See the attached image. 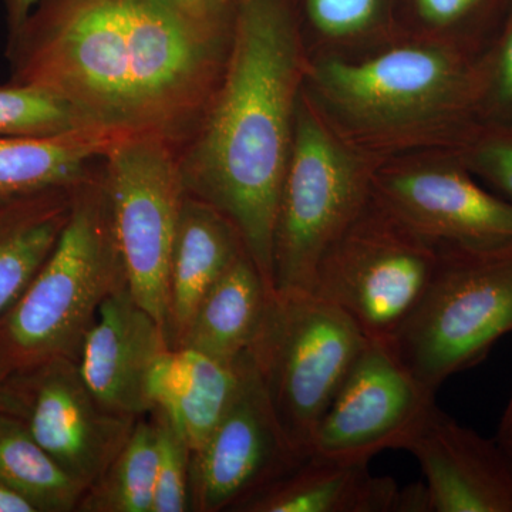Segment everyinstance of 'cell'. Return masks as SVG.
<instances>
[{
	"instance_id": "1",
	"label": "cell",
	"mask_w": 512,
	"mask_h": 512,
	"mask_svg": "<svg viewBox=\"0 0 512 512\" xmlns=\"http://www.w3.org/2000/svg\"><path fill=\"white\" fill-rule=\"evenodd\" d=\"M238 5L39 0L8 35L10 82L49 90L92 126L158 137L178 153L220 86Z\"/></svg>"
},
{
	"instance_id": "2",
	"label": "cell",
	"mask_w": 512,
	"mask_h": 512,
	"mask_svg": "<svg viewBox=\"0 0 512 512\" xmlns=\"http://www.w3.org/2000/svg\"><path fill=\"white\" fill-rule=\"evenodd\" d=\"M309 52L293 0H241L227 67L178 151L185 192L227 215L274 288V237Z\"/></svg>"
},
{
	"instance_id": "3",
	"label": "cell",
	"mask_w": 512,
	"mask_h": 512,
	"mask_svg": "<svg viewBox=\"0 0 512 512\" xmlns=\"http://www.w3.org/2000/svg\"><path fill=\"white\" fill-rule=\"evenodd\" d=\"M303 93L346 143L373 160L453 150L478 119V56L402 35L362 57L309 56Z\"/></svg>"
},
{
	"instance_id": "4",
	"label": "cell",
	"mask_w": 512,
	"mask_h": 512,
	"mask_svg": "<svg viewBox=\"0 0 512 512\" xmlns=\"http://www.w3.org/2000/svg\"><path fill=\"white\" fill-rule=\"evenodd\" d=\"M127 286L103 160L74 185L72 212L55 249L0 319V356L9 373L52 359L77 362L101 305Z\"/></svg>"
},
{
	"instance_id": "5",
	"label": "cell",
	"mask_w": 512,
	"mask_h": 512,
	"mask_svg": "<svg viewBox=\"0 0 512 512\" xmlns=\"http://www.w3.org/2000/svg\"><path fill=\"white\" fill-rule=\"evenodd\" d=\"M512 333V239L439 244L430 284L389 343L424 386L437 392L478 365Z\"/></svg>"
},
{
	"instance_id": "6",
	"label": "cell",
	"mask_w": 512,
	"mask_h": 512,
	"mask_svg": "<svg viewBox=\"0 0 512 512\" xmlns=\"http://www.w3.org/2000/svg\"><path fill=\"white\" fill-rule=\"evenodd\" d=\"M379 161L339 137L299 97L274 237V291H311L320 258L373 192Z\"/></svg>"
},
{
	"instance_id": "7",
	"label": "cell",
	"mask_w": 512,
	"mask_h": 512,
	"mask_svg": "<svg viewBox=\"0 0 512 512\" xmlns=\"http://www.w3.org/2000/svg\"><path fill=\"white\" fill-rule=\"evenodd\" d=\"M367 339L311 291H274L248 350L286 436L303 456Z\"/></svg>"
},
{
	"instance_id": "8",
	"label": "cell",
	"mask_w": 512,
	"mask_h": 512,
	"mask_svg": "<svg viewBox=\"0 0 512 512\" xmlns=\"http://www.w3.org/2000/svg\"><path fill=\"white\" fill-rule=\"evenodd\" d=\"M436 264L437 245L373 191L320 258L311 292L345 312L367 339L390 343L419 305Z\"/></svg>"
},
{
	"instance_id": "9",
	"label": "cell",
	"mask_w": 512,
	"mask_h": 512,
	"mask_svg": "<svg viewBox=\"0 0 512 512\" xmlns=\"http://www.w3.org/2000/svg\"><path fill=\"white\" fill-rule=\"evenodd\" d=\"M104 171L128 288L165 332L171 258L187 195L177 150L158 137L127 138L104 158Z\"/></svg>"
},
{
	"instance_id": "10",
	"label": "cell",
	"mask_w": 512,
	"mask_h": 512,
	"mask_svg": "<svg viewBox=\"0 0 512 512\" xmlns=\"http://www.w3.org/2000/svg\"><path fill=\"white\" fill-rule=\"evenodd\" d=\"M0 412L19 420L84 490L119 454L137 421L104 409L70 359L10 372L0 383Z\"/></svg>"
},
{
	"instance_id": "11",
	"label": "cell",
	"mask_w": 512,
	"mask_h": 512,
	"mask_svg": "<svg viewBox=\"0 0 512 512\" xmlns=\"http://www.w3.org/2000/svg\"><path fill=\"white\" fill-rule=\"evenodd\" d=\"M306 458L282 429L247 352L241 382L227 412L207 443L191 454V510L237 511Z\"/></svg>"
},
{
	"instance_id": "12",
	"label": "cell",
	"mask_w": 512,
	"mask_h": 512,
	"mask_svg": "<svg viewBox=\"0 0 512 512\" xmlns=\"http://www.w3.org/2000/svg\"><path fill=\"white\" fill-rule=\"evenodd\" d=\"M434 406L436 392L389 343L367 340L320 420L311 454L370 463L384 450H406Z\"/></svg>"
},
{
	"instance_id": "13",
	"label": "cell",
	"mask_w": 512,
	"mask_h": 512,
	"mask_svg": "<svg viewBox=\"0 0 512 512\" xmlns=\"http://www.w3.org/2000/svg\"><path fill=\"white\" fill-rule=\"evenodd\" d=\"M373 191L409 227L433 244L512 239V204L478 184L450 150L382 161Z\"/></svg>"
},
{
	"instance_id": "14",
	"label": "cell",
	"mask_w": 512,
	"mask_h": 512,
	"mask_svg": "<svg viewBox=\"0 0 512 512\" xmlns=\"http://www.w3.org/2000/svg\"><path fill=\"white\" fill-rule=\"evenodd\" d=\"M423 471L431 512H512V463L436 406L407 444Z\"/></svg>"
},
{
	"instance_id": "15",
	"label": "cell",
	"mask_w": 512,
	"mask_h": 512,
	"mask_svg": "<svg viewBox=\"0 0 512 512\" xmlns=\"http://www.w3.org/2000/svg\"><path fill=\"white\" fill-rule=\"evenodd\" d=\"M168 348L163 326L137 303L127 286L101 305L77 366L104 409L140 419L153 412L148 380Z\"/></svg>"
},
{
	"instance_id": "16",
	"label": "cell",
	"mask_w": 512,
	"mask_h": 512,
	"mask_svg": "<svg viewBox=\"0 0 512 512\" xmlns=\"http://www.w3.org/2000/svg\"><path fill=\"white\" fill-rule=\"evenodd\" d=\"M245 251L241 232L227 215L185 195L168 279L170 348H180L202 299Z\"/></svg>"
},
{
	"instance_id": "17",
	"label": "cell",
	"mask_w": 512,
	"mask_h": 512,
	"mask_svg": "<svg viewBox=\"0 0 512 512\" xmlns=\"http://www.w3.org/2000/svg\"><path fill=\"white\" fill-rule=\"evenodd\" d=\"M400 487L373 476L367 461L311 454L239 505L241 512H397Z\"/></svg>"
},
{
	"instance_id": "18",
	"label": "cell",
	"mask_w": 512,
	"mask_h": 512,
	"mask_svg": "<svg viewBox=\"0 0 512 512\" xmlns=\"http://www.w3.org/2000/svg\"><path fill=\"white\" fill-rule=\"evenodd\" d=\"M242 355L224 362L194 349L168 348L148 380L153 410L174 421L192 453L210 439L234 399L244 369Z\"/></svg>"
},
{
	"instance_id": "19",
	"label": "cell",
	"mask_w": 512,
	"mask_h": 512,
	"mask_svg": "<svg viewBox=\"0 0 512 512\" xmlns=\"http://www.w3.org/2000/svg\"><path fill=\"white\" fill-rule=\"evenodd\" d=\"M127 138L87 126L42 137L0 136V200L47 188L72 187L93 173Z\"/></svg>"
},
{
	"instance_id": "20",
	"label": "cell",
	"mask_w": 512,
	"mask_h": 512,
	"mask_svg": "<svg viewBox=\"0 0 512 512\" xmlns=\"http://www.w3.org/2000/svg\"><path fill=\"white\" fill-rule=\"evenodd\" d=\"M74 185L0 200V319L55 249L72 212Z\"/></svg>"
},
{
	"instance_id": "21",
	"label": "cell",
	"mask_w": 512,
	"mask_h": 512,
	"mask_svg": "<svg viewBox=\"0 0 512 512\" xmlns=\"http://www.w3.org/2000/svg\"><path fill=\"white\" fill-rule=\"evenodd\" d=\"M272 292L245 251L202 299L180 348L235 362L255 342Z\"/></svg>"
},
{
	"instance_id": "22",
	"label": "cell",
	"mask_w": 512,
	"mask_h": 512,
	"mask_svg": "<svg viewBox=\"0 0 512 512\" xmlns=\"http://www.w3.org/2000/svg\"><path fill=\"white\" fill-rule=\"evenodd\" d=\"M306 49L348 55L360 46H384L403 35L399 0H293ZM312 56V55H311Z\"/></svg>"
},
{
	"instance_id": "23",
	"label": "cell",
	"mask_w": 512,
	"mask_h": 512,
	"mask_svg": "<svg viewBox=\"0 0 512 512\" xmlns=\"http://www.w3.org/2000/svg\"><path fill=\"white\" fill-rule=\"evenodd\" d=\"M0 483L28 498L37 512L77 511L84 494L19 420L0 412Z\"/></svg>"
},
{
	"instance_id": "24",
	"label": "cell",
	"mask_w": 512,
	"mask_h": 512,
	"mask_svg": "<svg viewBox=\"0 0 512 512\" xmlns=\"http://www.w3.org/2000/svg\"><path fill=\"white\" fill-rule=\"evenodd\" d=\"M157 458L158 431L151 414V419H137L119 454L84 491L77 511L153 512Z\"/></svg>"
},
{
	"instance_id": "25",
	"label": "cell",
	"mask_w": 512,
	"mask_h": 512,
	"mask_svg": "<svg viewBox=\"0 0 512 512\" xmlns=\"http://www.w3.org/2000/svg\"><path fill=\"white\" fill-rule=\"evenodd\" d=\"M512 0H399L403 35L460 47L474 56L493 42Z\"/></svg>"
},
{
	"instance_id": "26",
	"label": "cell",
	"mask_w": 512,
	"mask_h": 512,
	"mask_svg": "<svg viewBox=\"0 0 512 512\" xmlns=\"http://www.w3.org/2000/svg\"><path fill=\"white\" fill-rule=\"evenodd\" d=\"M92 126L72 104L42 87L0 84V136L42 137Z\"/></svg>"
},
{
	"instance_id": "27",
	"label": "cell",
	"mask_w": 512,
	"mask_h": 512,
	"mask_svg": "<svg viewBox=\"0 0 512 512\" xmlns=\"http://www.w3.org/2000/svg\"><path fill=\"white\" fill-rule=\"evenodd\" d=\"M478 119L512 127V2L493 42L478 56Z\"/></svg>"
},
{
	"instance_id": "28",
	"label": "cell",
	"mask_w": 512,
	"mask_h": 512,
	"mask_svg": "<svg viewBox=\"0 0 512 512\" xmlns=\"http://www.w3.org/2000/svg\"><path fill=\"white\" fill-rule=\"evenodd\" d=\"M158 431L156 493L153 512L191 510V448L174 421L154 409Z\"/></svg>"
},
{
	"instance_id": "29",
	"label": "cell",
	"mask_w": 512,
	"mask_h": 512,
	"mask_svg": "<svg viewBox=\"0 0 512 512\" xmlns=\"http://www.w3.org/2000/svg\"><path fill=\"white\" fill-rule=\"evenodd\" d=\"M450 151L474 177L512 204V127L480 121Z\"/></svg>"
},
{
	"instance_id": "30",
	"label": "cell",
	"mask_w": 512,
	"mask_h": 512,
	"mask_svg": "<svg viewBox=\"0 0 512 512\" xmlns=\"http://www.w3.org/2000/svg\"><path fill=\"white\" fill-rule=\"evenodd\" d=\"M2 3L5 8L8 35H12L28 19L39 0H2Z\"/></svg>"
},
{
	"instance_id": "31",
	"label": "cell",
	"mask_w": 512,
	"mask_h": 512,
	"mask_svg": "<svg viewBox=\"0 0 512 512\" xmlns=\"http://www.w3.org/2000/svg\"><path fill=\"white\" fill-rule=\"evenodd\" d=\"M0 512H37L35 505L8 485L0 483Z\"/></svg>"
},
{
	"instance_id": "32",
	"label": "cell",
	"mask_w": 512,
	"mask_h": 512,
	"mask_svg": "<svg viewBox=\"0 0 512 512\" xmlns=\"http://www.w3.org/2000/svg\"><path fill=\"white\" fill-rule=\"evenodd\" d=\"M495 440L498 441L512 463V390L503 416H501L500 424H498Z\"/></svg>"
},
{
	"instance_id": "33",
	"label": "cell",
	"mask_w": 512,
	"mask_h": 512,
	"mask_svg": "<svg viewBox=\"0 0 512 512\" xmlns=\"http://www.w3.org/2000/svg\"><path fill=\"white\" fill-rule=\"evenodd\" d=\"M190 3H200V5H238L241 0H185Z\"/></svg>"
},
{
	"instance_id": "34",
	"label": "cell",
	"mask_w": 512,
	"mask_h": 512,
	"mask_svg": "<svg viewBox=\"0 0 512 512\" xmlns=\"http://www.w3.org/2000/svg\"><path fill=\"white\" fill-rule=\"evenodd\" d=\"M9 375V367L6 366L5 360L0 356V383L5 379L6 376Z\"/></svg>"
}]
</instances>
